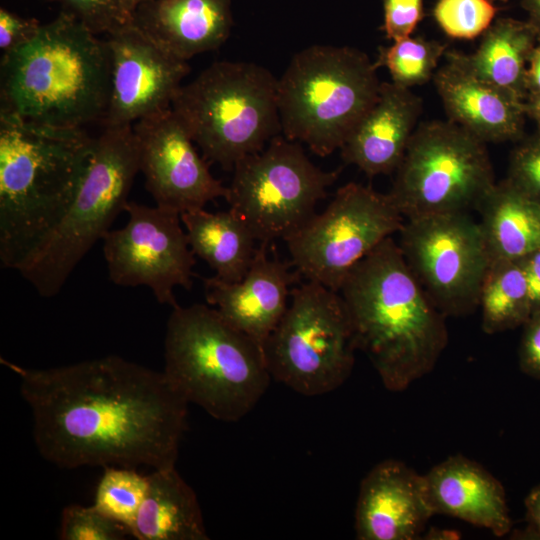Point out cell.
<instances>
[{
	"instance_id": "cell-13",
	"label": "cell",
	"mask_w": 540,
	"mask_h": 540,
	"mask_svg": "<svg viewBox=\"0 0 540 540\" xmlns=\"http://www.w3.org/2000/svg\"><path fill=\"white\" fill-rule=\"evenodd\" d=\"M399 248L412 274L446 317H462L479 307L491 263L479 221L467 212L407 218Z\"/></svg>"
},
{
	"instance_id": "cell-21",
	"label": "cell",
	"mask_w": 540,
	"mask_h": 540,
	"mask_svg": "<svg viewBox=\"0 0 540 540\" xmlns=\"http://www.w3.org/2000/svg\"><path fill=\"white\" fill-rule=\"evenodd\" d=\"M435 514L448 515L504 536L511 531L504 487L477 462L453 455L424 474Z\"/></svg>"
},
{
	"instance_id": "cell-7",
	"label": "cell",
	"mask_w": 540,
	"mask_h": 540,
	"mask_svg": "<svg viewBox=\"0 0 540 540\" xmlns=\"http://www.w3.org/2000/svg\"><path fill=\"white\" fill-rule=\"evenodd\" d=\"M377 66L349 46L312 45L278 79L281 133L325 157L340 149L375 102Z\"/></svg>"
},
{
	"instance_id": "cell-38",
	"label": "cell",
	"mask_w": 540,
	"mask_h": 540,
	"mask_svg": "<svg viewBox=\"0 0 540 540\" xmlns=\"http://www.w3.org/2000/svg\"><path fill=\"white\" fill-rule=\"evenodd\" d=\"M526 90L527 96L540 94V34L528 60Z\"/></svg>"
},
{
	"instance_id": "cell-14",
	"label": "cell",
	"mask_w": 540,
	"mask_h": 540,
	"mask_svg": "<svg viewBox=\"0 0 540 540\" xmlns=\"http://www.w3.org/2000/svg\"><path fill=\"white\" fill-rule=\"evenodd\" d=\"M128 221L104 236L109 279L118 286H146L163 305L176 307L175 288L192 287L194 253L180 213L128 201Z\"/></svg>"
},
{
	"instance_id": "cell-41",
	"label": "cell",
	"mask_w": 540,
	"mask_h": 540,
	"mask_svg": "<svg viewBox=\"0 0 540 540\" xmlns=\"http://www.w3.org/2000/svg\"><path fill=\"white\" fill-rule=\"evenodd\" d=\"M524 108L526 116L531 117L540 129V94L528 95L524 102Z\"/></svg>"
},
{
	"instance_id": "cell-9",
	"label": "cell",
	"mask_w": 540,
	"mask_h": 540,
	"mask_svg": "<svg viewBox=\"0 0 540 540\" xmlns=\"http://www.w3.org/2000/svg\"><path fill=\"white\" fill-rule=\"evenodd\" d=\"M356 351L339 292L308 280L293 287L288 308L264 346L272 379L307 397L342 386Z\"/></svg>"
},
{
	"instance_id": "cell-42",
	"label": "cell",
	"mask_w": 540,
	"mask_h": 540,
	"mask_svg": "<svg viewBox=\"0 0 540 540\" xmlns=\"http://www.w3.org/2000/svg\"><path fill=\"white\" fill-rule=\"evenodd\" d=\"M149 0H124L126 7L128 10L132 13L143 3L147 2Z\"/></svg>"
},
{
	"instance_id": "cell-18",
	"label": "cell",
	"mask_w": 540,
	"mask_h": 540,
	"mask_svg": "<svg viewBox=\"0 0 540 540\" xmlns=\"http://www.w3.org/2000/svg\"><path fill=\"white\" fill-rule=\"evenodd\" d=\"M435 515L424 475L404 462L384 460L363 478L355 510L359 540H415Z\"/></svg>"
},
{
	"instance_id": "cell-10",
	"label": "cell",
	"mask_w": 540,
	"mask_h": 540,
	"mask_svg": "<svg viewBox=\"0 0 540 540\" xmlns=\"http://www.w3.org/2000/svg\"><path fill=\"white\" fill-rule=\"evenodd\" d=\"M486 143L448 121L417 126L388 192L407 218L477 209L495 185Z\"/></svg>"
},
{
	"instance_id": "cell-12",
	"label": "cell",
	"mask_w": 540,
	"mask_h": 540,
	"mask_svg": "<svg viewBox=\"0 0 540 540\" xmlns=\"http://www.w3.org/2000/svg\"><path fill=\"white\" fill-rule=\"evenodd\" d=\"M404 221L388 193L347 183L325 210L285 240L291 264L306 280L338 292L349 273Z\"/></svg>"
},
{
	"instance_id": "cell-16",
	"label": "cell",
	"mask_w": 540,
	"mask_h": 540,
	"mask_svg": "<svg viewBox=\"0 0 540 540\" xmlns=\"http://www.w3.org/2000/svg\"><path fill=\"white\" fill-rule=\"evenodd\" d=\"M111 89L102 126L133 125L171 108L189 72L186 60L159 45L133 21L106 38Z\"/></svg>"
},
{
	"instance_id": "cell-5",
	"label": "cell",
	"mask_w": 540,
	"mask_h": 540,
	"mask_svg": "<svg viewBox=\"0 0 540 540\" xmlns=\"http://www.w3.org/2000/svg\"><path fill=\"white\" fill-rule=\"evenodd\" d=\"M163 373L188 403L224 422L250 413L272 379L263 348L201 303L172 308Z\"/></svg>"
},
{
	"instance_id": "cell-3",
	"label": "cell",
	"mask_w": 540,
	"mask_h": 540,
	"mask_svg": "<svg viewBox=\"0 0 540 540\" xmlns=\"http://www.w3.org/2000/svg\"><path fill=\"white\" fill-rule=\"evenodd\" d=\"M0 76V110L55 127L102 124L111 89L110 48L62 11L31 40L3 53Z\"/></svg>"
},
{
	"instance_id": "cell-11",
	"label": "cell",
	"mask_w": 540,
	"mask_h": 540,
	"mask_svg": "<svg viewBox=\"0 0 540 540\" xmlns=\"http://www.w3.org/2000/svg\"><path fill=\"white\" fill-rule=\"evenodd\" d=\"M226 201L260 242L286 240L316 212L336 181L306 155L299 142L275 136L233 168Z\"/></svg>"
},
{
	"instance_id": "cell-39",
	"label": "cell",
	"mask_w": 540,
	"mask_h": 540,
	"mask_svg": "<svg viewBox=\"0 0 540 540\" xmlns=\"http://www.w3.org/2000/svg\"><path fill=\"white\" fill-rule=\"evenodd\" d=\"M524 504L530 531L533 535L540 536V485L528 493Z\"/></svg>"
},
{
	"instance_id": "cell-8",
	"label": "cell",
	"mask_w": 540,
	"mask_h": 540,
	"mask_svg": "<svg viewBox=\"0 0 540 540\" xmlns=\"http://www.w3.org/2000/svg\"><path fill=\"white\" fill-rule=\"evenodd\" d=\"M277 83L258 64L215 62L181 86L171 109L206 160L233 170L281 133Z\"/></svg>"
},
{
	"instance_id": "cell-19",
	"label": "cell",
	"mask_w": 540,
	"mask_h": 540,
	"mask_svg": "<svg viewBox=\"0 0 540 540\" xmlns=\"http://www.w3.org/2000/svg\"><path fill=\"white\" fill-rule=\"evenodd\" d=\"M433 80L449 120L484 143L516 141L523 137V100L484 81L450 53Z\"/></svg>"
},
{
	"instance_id": "cell-34",
	"label": "cell",
	"mask_w": 540,
	"mask_h": 540,
	"mask_svg": "<svg viewBox=\"0 0 540 540\" xmlns=\"http://www.w3.org/2000/svg\"><path fill=\"white\" fill-rule=\"evenodd\" d=\"M424 0H383V30L392 42L411 36L424 16Z\"/></svg>"
},
{
	"instance_id": "cell-36",
	"label": "cell",
	"mask_w": 540,
	"mask_h": 540,
	"mask_svg": "<svg viewBox=\"0 0 540 540\" xmlns=\"http://www.w3.org/2000/svg\"><path fill=\"white\" fill-rule=\"evenodd\" d=\"M34 18H23L4 8L0 9V48L10 51L31 40L40 28Z\"/></svg>"
},
{
	"instance_id": "cell-6",
	"label": "cell",
	"mask_w": 540,
	"mask_h": 540,
	"mask_svg": "<svg viewBox=\"0 0 540 540\" xmlns=\"http://www.w3.org/2000/svg\"><path fill=\"white\" fill-rule=\"evenodd\" d=\"M139 157L133 125L104 126L68 208L17 271L44 298L56 296L80 261L124 211Z\"/></svg>"
},
{
	"instance_id": "cell-35",
	"label": "cell",
	"mask_w": 540,
	"mask_h": 540,
	"mask_svg": "<svg viewBox=\"0 0 540 540\" xmlns=\"http://www.w3.org/2000/svg\"><path fill=\"white\" fill-rule=\"evenodd\" d=\"M518 351L520 370L540 380V311L531 313L524 323Z\"/></svg>"
},
{
	"instance_id": "cell-43",
	"label": "cell",
	"mask_w": 540,
	"mask_h": 540,
	"mask_svg": "<svg viewBox=\"0 0 540 540\" xmlns=\"http://www.w3.org/2000/svg\"><path fill=\"white\" fill-rule=\"evenodd\" d=\"M491 1H494V0H491ZM499 1H507V0H499Z\"/></svg>"
},
{
	"instance_id": "cell-15",
	"label": "cell",
	"mask_w": 540,
	"mask_h": 540,
	"mask_svg": "<svg viewBox=\"0 0 540 540\" xmlns=\"http://www.w3.org/2000/svg\"><path fill=\"white\" fill-rule=\"evenodd\" d=\"M133 130L139 171L156 205L182 214L226 199L228 187L211 174L171 108L137 121Z\"/></svg>"
},
{
	"instance_id": "cell-25",
	"label": "cell",
	"mask_w": 540,
	"mask_h": 540,
	"mask_svg": "<svg viewBox=\"0 0 540 540\" xmlns=\"http://www.w3.org/2000/svg\"><path fill=\"white\" fill-rule=\"evenodd\" d=\"M492 260H518L540 250V203L506 178L496 182L477 209Z\"/></svg>"
},
{
	"instance_id": "cell-27",
	"label": "cell",
	"mask_w": 540,
	"mask_h": 540,
	"mask_svg": "<svg viewBox=\"0 0 540 540\" xmlns=\"http://www.w3.org/2000/svg\"><path fill=\"white\" fill-rule=\"evenodd\" d=\"M479 307L481 327L486 334L524 325L531 315V304L519 260L491 261L481 287Z\"/></svg>"
},
{
	"instance_id": "cell-40",
	"label": "cell",
	"mask_w": 540,
	"mask_h": 540,
	"mask_svg": "<svg viewBox=\"0 0 540 540\" xmlns=\"http://www.w3.org/2000/svg\"><path fill=\"white\" fill-rule=\"evenodd\" d=\"M521 6L528 13L527 21L540 34V0H522Z\"/></svg>"
},
{
	"instance_id": "cell-4",
	"label": "cell",
	"mask_w": 540,
	"mask_h": 540,
	"mask_svg": "<svg viewBox=\"0 0 540 540\" xmlns=\"http://www.w3.org/2000/svg\"><path fill=\"white\" fill-rule=\"evenodd\" d=\"M85 128L55 127L0 110V261L15 270L61 219L93 149Z\"/></svg>"
},
{
	"instance_id": "cell-22",
	"label": "cell",
	"mask_w": 540,
	"mask_h": 540,
	"mask_svg": "<svg viewBox=\"0 0 540 540\" xmlns=\"http://www.w3.org/2000/svg\"><path fill=\"white\" fill-rule=\"evenodd\" d=\"M133 23L188 61L223 45L233 19L230 0H149L134 11Z\"/></svg>"
},
{
	"instance_id": "cell-29",
	"label": "cell",
	"mask_w": 540,
	"mask_h": 540,
	"mask_svg": "<svg viewBox=\"0 0 540 540\" xmlns=\"http://www.w3.org/2000/svg\"><path fill=\"white\" fill-rule=\"evenodd\" d=\"M104 468L93 505L125 526L131 535V528L146 495L148 476L141 475L136 468L120 466Z\"/></svg>"
},
{
	"instance_id": "cell-20",
	"label": "cell",
	"mask_w": 540,
	"mask_h": 540,
	"mask_svg": "<svg viewBox=\"0 0 540 540\" xmlns=\"http://www.w3.org/2000/svg\"><path fill=\"white\" fill-rule=\"evenodd\" d=\"M422 108L410 88L381 82L375 102L340 148L343 160L368 177L395 172Z\"/></svg>"
},
{
	"instance_id": "cell-28",
	"label": "cell",
	"mask_w": 540,
	"mask_h": 540,
	"mask_svg": "<svg viewBox=\"0 0 540 540\" xmlns=\"http://www.w3.org/2000/svg\"><path fill=\"white\" fill-rule=\"evenodd\" d=\"M446 51L443 43L409 36L381 47L375 65L385 67L393 83L411 89L433 78Z\"/></svg>"
},
{
	"instance_id": "cell-2",
	"label": "cell",
	"mask_w": 540,
	"mask_h": 540,
	"mask_svg": "<svg viewBox=\"0 0 540 540\" xmlns=\"http://www.w3.org/2000/svg\"><path fill=\"white\" fill-rule=\"evenodd\" d=\"M338 292L357 350L387 390L402 392L434 369L448 344L447 317L420 286L392 237L349 273Z\"/></svg>"
},
{
	"instance_id": "cell-1",
	"label": "cell",
	"mask_w": 540,
	"mask_h": 540,
	"mask_svg": "<svg viewBox=\"0 0 540 540\" xmlns=\"http://www.w3.org/2000/svg\"><path fill=\"white\" fill-rule=\"evenodd\" d=\"M1 363L18 376L37 450L52 464L175 466L189 403L163 372L116 355L46 369Z\"/></svg>"
},
{
	"instance_id": "cell-26",
	"label": "cell",
	"mask_w": 540,
	"mask_h": 540,
	"mask_svg": "<svg viewBox=\"0 0 540 540\" xmlns=\"http://www.w3.org/2000/svg\"><path fill=\"white\" fill-rule=\"evenodd\" d=\"M194 255L204 260L225 282H237L247 273L258 242L244 220L231 209L205 208L180 214Z\"/></svg>"
},
{
	"instance_id": "cell-32",
	"label": "cell",
	"mask_w": 540,
	"mask_h": 540,
	"mask_svg": "<svg viewBox=\"0 0 540 540\" xmlns=\"http://www.w3.org/2000/svg\"><path fill=\"white\" fill-rule=\"evenodd\" d=\"M93 33L109 34L133 21L124 0H55Z\"/></svg>"
},
{
	"instance_id": "cell-33",
	"label": "cell",
	"mask_w": 540,
	"mask_h": 540,
	"mask_svg": "<svg viewBox=\"0 0 540 540\" xmlns=\"http://www.w3.org/2000/svg\"><path fill=\"white\" fill-rule=\"evenodd\" d=\"M506 179L540 203V133L513 150Z\"/></svg>"
},
{
	"instance_id": "cell-30",
	"label": "cell",
	"mask_w": 540,
	"mask_h": 540,
	"mask_svg": "<svg viewBox=\"0 0 540 540\" xmlns=\"http://www.w3.org/2000/svg\"><path fill=\"white\" fill-rule=\"evenodd\" d=\"M497 8L491 0H438L433 15L440 28L454 39H474L493 23Z\"/></svg>"
},
{
	"instance_id": "cell-17",
	"label": "cell",
	"mask_w": 540,
	"mask_h": 540,
	"mask_svg": "<svg viewBox=\"0 0 540 540\" xmlns=\"http://www.w3.org/2000/svg\"><path fill=\"white\" fill-rule=\"evenodd\" d=\"M268 243L260 242L253 261L237 282H225L215 276L204 278L208 305L234 328L264 346L285 314L293 286L300 274L267 254Z\"/></svg>"
},
{
	"instance_id": "cell-37",
	"label": "cell",
	"mask_w": 540,
	"mask_h": 540,
	"mask_svg": "<svg viewBox=\"0 0 540 540\" xmlns=\"http://www.w3.org/2000/svg\"><path fill=\"white\" fill-rule=\"evenodd\" d=\"M518 260L522 265L527 283L531 313L540 311V250Z\"/></svg>"
},
{
	"instance_id": "cell-23",
	"label": "cell",
	"mask_w": 540,
	"mask_h": 540,
	"mask_svg": "<svg viewBox=\"0 0 540 540\" xmlns=\"http://www.w3.org/2000/svg\"><path fill=\"white\" fill-rule=\"evenodd\" d=\"M131 535L138 540L209 539L196 493L175 466L148 475Z\"/></svg>"
},
{
	"instance_id": "cell-31",
	"label": "cell",
	"mask_w": 540,
	"mask_h": 540,
	"mask_svg": "<svg viewBox=\"0 0 540 540\" xmlns=\"http://www.w3.org/2000/svg\"><path fill=\"white\" fill-rule=\"evenodd\" d=\"M130 535L122 524L101 512L95 505L66 506L61 514L59 538L62 540H121Z\"/></svg>"
},
{
	"instance_id": "cell-24",
	"label": "cell",
	"mask_w": 540,
	"mask_h": 540,
	"mask_svg": "<svg viewBox=\"0 0 540 540\" xmlns=\"http://www.w3.org/2000/svg\"><path fill=\"white\" fill-rule=\"evenodd\" d=\"M481 36L474 53H450L478 78L525 101L526 70L537 42L536 30L528 21L498 18Z\"/></svg>"
}]
</instances>
